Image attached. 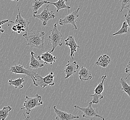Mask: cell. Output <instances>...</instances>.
Masks as SVG:
<instances>
[{"mask_svg": "<svg viewBox=\"0 0 130 120\" xmlns=\"http://www.w3.org/2000/svg\"><path fill=\"white\" fill-rule=\"evenodd\" d=\"M45 33L39 30H32L25 33L23 36L27 40V44L30 48L41 49L44 47Z\"/></svg>", "mask_w": 130, "mask_h": 120, "instance_id": "6da1fadb", "label": "cell"}, {"mask_svg": "<svg viewBox=\"0 0 130 120\" xmlns=\"http://www.w3.org/2000/svg\"><path fill=\"white\" fill-rule=\"evenodd\" d=\"M63 39V35L58 29L57 24L55 23L54 25L52 30H51V34L48 37V40L49 41L48 46L50 44L52 45V49L50 52H53L57 46H61L62 45Z\"/></svg>", "mask_w": 130, "mask_h": 120, "instance_id": "7a4b0ae2", "label": "cell"}, {"mask_svg": "<svg viewBox=\"0 0 130 120\" xmlns=\"http://www.w3.org/2000/svg\"><path fill=\"white\" fill-rule=\"evenodd\" d=\"M55 75L53 72H51L48 74L44 77L41 75L36 73L34 77L32 79L33 84L36 86H40L44 88L48 86H54L55 85L54 79Z\"/></svg>", "mask_w": 130, "mask_h": 120, "instance_id": "3957f363", "label": "cell"}, {"mask_svg": "<svg viewBox=\"0 0 130 120\" xmlns=\"http://www.w3.org/2000/svg\"><path fill=\"white\" fill-rule=\"evenodd\" d=\"M25 98L26 100L23 103L24 107L21 108L20 110L25 109L26 113L27 115H30L32 109L43 104L42 97L38 94H36L34 98H30L26 96Z\"/></svg>", "mask_w": 130, "mask_h": 120, "instance_id": "277c9868", "label": "cell"}, {"mask_svg": "<svg viewBox=\"0 0 130 120\" xmlns=\"http://www.w3.org/2000/svg\"><path fill=\"white\" fill-rule=\"evenodd\" d=\"M92 105V103L90 102L87 107H81L78 105H74V107L75 109H77L79 110L82 111L83 113L82 116L83 117L89 119L90 120H93L94 118L99 117L102 120H105L104 118L98 114V110L93 108Z\"/></svg>", "mask_w": 130, "mask_h": 120, "instance_id": "5b68a950", "label": "cell"}, {"mask_svg": "<svg viewBox=\"0 0 130 120\" xmlns=\"http://www.w3.org/2000/svg\"><path fill=\"white\" fill-rule=\"evenodd\" d=\"M80 8H78L77 9L74 11L72 13H70L67 15L63 19H60L59 24L60 25H64L68 24H71L74 26V30H77L78 27L76 25V22L78 21V18L79 17V11Z\"/></svg>", "mask_w": 130, "mask_h": 120, "instance_id": "8992f818", "label": "cell"}, {"mask_svg": "<svg viewBox=\"0 0 130 120\" xmlns=\"http://www.w3.org/2000/svg\"><path fill=\"white\" fill-rule=\"evenodd\" d=\"M50 6L48 5L43 8L42 12L39 14H33V17L34 18H38L42 21L43 26H46L48 24V20L54 19L55 17V13L53 11H50Z\"/></svg>", "mask_w": 130, "mask_h": 120, "instance_id": "52a82bcc", "label": "cell"}, {"mask_svg": "<svg viewBox=\"0 0 130 120\" xmlns=\"http://www.w3.org/2000/svg\"><path fill=\"white\" fill-rule=\"evenodd\" d=\"M9 71L11 73L15 74H25L31 79L37 73L34 71L25 68L23 65H15V66H12L10 68Z\"/></svg>", "mask_w": 130, "mask_h": 120, "instance_id": "ba28073f", "label": "cell"}, {"mask_svg": "<svg viewBox=\"0 0 130 120\" xmlns=\"http://www.w3.org/2000/svg\"><path fill=\"white\" fill-rule=\"evenodd\" d=\"M53 108L56 115L55 118L56 120H72L75 119H78L79 118L78 115H74L72 114L58 110L56 106H54Z\"/></svg>", "mask_w": 130, "mask_h": 120, "instance_id": "9c48e42d", "label": "cell"}, {"mask_svg": "<svg viewBox=\"0 0 130 120\" xmlns=\"http://www.w3.org/2000/svg\"><path fill=\"white\" fill-rule=\"evenodd\" d=\"M79 68V66L76 61H74L72 63H70V61H68V64L66 65L64 72L65 73L64 79H67L70 77L74 73H77V70Z\"/></svg>", "mask_w": 130, "mask_h": 120, "instance_id": "30bf717a", "label": "cell"}, {"mask_svg": "<svg viewBox=\"0 0 130 120\" xmlns=\"http://www.w3.org/2000/svg\"><path fill=\"white\" fill-rule=\"evenodd\" d=\"M65 45L70 48L71 57L72 59H74V54L77 51V48H80V46L77 44L75 41V38L73 35L68 36V38L65 39Z\"/></svg>", "mask_w": 130, "mask_h": 120, "instance_id": "8fae6325", "label": "cell"}, {"mask_svg": "<svg viewBox=\"0 0 130 120\" xmlns=\"http://www.w3.org/2000/svg\"><path fill=\"white\" fill-rule=\"evenodd\" d=\"M18 14L17 15L16 19L15 20L14 25H20L22 28L25 30V33H28L29 32V25L30 23L28 20L25 19L22 17L20 14V8L19 7L18 4Z\"/></svg>", "mask_w": 130, "mask_h": 120, "instance_id": "7c38bea8", "label": "cell"}, {"mask_svg": "<svg viewBox=\"0 0 130 120\" xmlns=\"http://www.w3.org/2000/svg\"><path fill=\"white\" fill-rule=\"evenodd\" d=\"M38 58L40 61L43 60L45 65L47 64L52 65L54 63L56 62L57 59V57L53 55L50 51H47L43 53L40 56H38Z\"/></svg>", "mask_w": 130, "mask_h": 120, "instance_id": "4fadbf2b", "label": "cell"}, {"mask_svg": "<svg viewBox=\"0 0 130 120\" xmlns=\"http://www.w3.org/2000/svg\"><path fill=\"white\" fill-rule=\"evenodd\" d=\"M38 55L35 54V52L32 51H30V68L32 69H38L39 68H43L45 64L41 63L40 60L38 59Z\"/></svg>", "mask_w": 130, "mask_h": 120, "instance_id": "5bb4252c", "label": "cell"}, {"mask_svg": "<svg viewBox=\"0 0 130 120\" xmlns=\"http://www.w3.org/2000/svg\"><path fill=\"white\" fill-rule=\"evenodd\" d=\"M78 74L79 75V80L82 81L91 80L92 78L91 72L89 69L84 67H81Z\"/></svg>", "mask_w": 130, "mask_h": 120, "instance_id": "9a60e30c", "label": "cell"}, {"mask_svg": "<svg viewBox=\"0 0 130 120\" xmlns=\"http://www.w3.org/2000/svg\"><path fill=\"white\" fill-rule=\"evenodd\" d=\"M111 62V58L106 54L100 56L98 58L97 61L95 62V65H98L102 68H107L108 66L110 64Z\"/></svg>", "mask_w": 130, "mask_h": 120, "instance_id": "2e32d148", "label": "cell"}, {"mask_svg": "<svg viewBox=\"0 0 130 120\" xmlns=\"http://www.w3.org/2000/svg\"><path fill=\"white\" fill-rule=\"evenodd\" d=\"M68 0H58L56 2H48V4H52L54 5L56 8V12H59L60 10L63 9H67L69 10L71 7L66 4V2H67Z\"/></svg>", "mask_w": 130, "mask_h": 120, "instance_id": "e0dca14e", "label": "cell"}, {"mask_svg": "<svg viewBox=\"0 0 130 120\" xmlns=\"http://www.w3.org/2000/svg\"><path fill=\"white\" fill-rule=\"evenodd\" d=\"M47 1L44 0H34L33 1L32 5V9L34 14H37L38 13V10L40 9L41 8L43 5L45 4H47Z\"/></svg>", "mask_w": 130, "mask_h": 120, "instance_id": "ac0fdd59", "label": "cell"}, {"mask_svg": "<svg viewBox=\"0 0 130 120\" xmlns=\"http://www.w3.org/2000/svg\"><path fill=\"white\" fill-rule=\"evenodd\" d=\"M25 81V79L24 78H19L17 79L13 80L10 79L8 80V83L9 85H13L16 89H22L24 87V85L23 83Z\"/></svg>", "mask_w": 130, "mask_h": 120, "instance_id": "d6986e66", "label": "cell"}, {"mask_svg": "<svg viewBox=\"0 0 130 120\" xmlns=\"http://www.w3.org/2000/svg\"><path fill=\"white\" fill-rule=\"evenodd\" d=\"M102 81L98 84L94 89V93L98 95H101L104 90V83L107 79V75H103L102 77Z\"/></svg>", "mask_w": 130, "mask_h": 120, "instance_id": "ffe728a7", "label": "cell"}, {"mask_svg": "<svg viewBox=\"0 0 130 120\" xmlns=\"http://www.w3.org/2000/svg\"><path fill=\"white\" fill-rule=\"evenodd\" d=\"M12 110L9 106L3 108L0 110V120H5L9 115V113Z\"/></svg>", "mask_w": 130, "mask_h": 120, "instance_id": "44dd1931", "label": "cell"}, {"mask_svg": "<svg viewBox=\"0 0 130 120\" xmlns=\"http://www.w3.org/2000/svg\"><path fill=\"white\" fill-rule=\"evenodd\" d=\"M120 83L121 85V89L123 92L126 93L130 98V85L126 82L125 79L121 78L120 79Z\"/></svg>", "mask_w": 130, "mask_h": 120, "instance_id": "7402d4cb", "label": "cell"}, {"mask_svg": "<svg viewBox=\"0 0 130 120\" xmlns=\"http://www.w3.org/2000/svg\"><path fill=\"white\" fill-rule=\"evenodd\" d=\"M129 26L127 23L126 21H124L122 25L120 30H119L116 33H115L112 34L113 36H115L116 35H121L124 34L125 33H129V30L128 29Z\"/></svg>", "mask_w": 130, "mask_h": 120, "instance_id": "603a6c76", "label": "cell"}, {"mask_svg": "<svg viewBox=\"0 0 130 120\" xmlns=\"http://www.w3.org/2000/svg\"><path fill=\"white\" fill-rule=\"evenodd\" d=\"M120 12H122L124 9H127L130 8V0H120Z\"/></svg>", "mask_w": 130, "mask_h": 120, "instance_id": "cb8c5ba5", "label": "cell"}, {"mask_svg": "<svg viewBox=\"0 0 130 120\" xmlns=\"http://www.w3.org/2000/svg\"><path fill=\"white\" fill-rule=\"evenodd\" d=\"M90 97L92 98V100L91 101L92 104H98L99 103L100 99L103 98V95H98L95 93L92 95H90Z\"/></svg>", "mask_w": 130, "mask_h": 120, "instance_id": "d4e9b609", "label": "cell"}, {"mask_svg": "<svg viewBox=\"0 0 130 120\" xmlns=\"http://www.w3.org/2000/svg\"><path fill=\"white\" fill-rule=\"evenodd\" d=\"M8 22L13 23H14L13 21H10V20H0V32L1 33H4V32H5L4 30L2 29V25H4L5 24H7V23H8Z\"/></svg>", "mask_w": 130, "mask_h": 120, "instance_id": "484cf974", "label": "cell"}, {"mask_svg": "<svg viewBox=\"0 0 130 120\" xmlns=\"http://www.w3.org/2000/svg\"><path fill=\"white\" fill-rule=\"evenodd\" d=\"M127 10V13L125 15V18L130 29V8H128Z\"/></svg>", "mask_w": 130, "mask_h": 120, "instance_id": "4316f807", "label": "cell"}, {"mask_svg": "<svg viewBox=\"0 0 130 120\" xmlns=\"http://www.w3.org/2000/svg\"><path fill=\"white\" fill-rule=\"evenodd\" d=\"M125 73H129L128 76L125 79V80H126L130 76V62H128V64L126 66V67L125 68Z\"/></svg>", "mask_w": 130, "mask_h": 120, "instance_id": "83f0119b", "label": "cell"}, {"mask_svg": "<svg viewBox=\"0 0 130 120\" xmlns=\"http://www.w3.org/2000/svg\"><path fill=\"white\" fill-rule=\"evenodd\" d=\"M11 1H16L17 2H19L20 0H11Z\"/></svg>", "mask_w": 130, "mask_h": 120, "instance_id": "f1b7e54d", "label": "cell"}]
</instances>
